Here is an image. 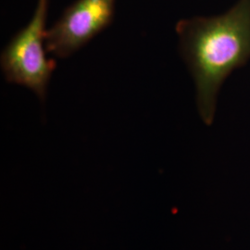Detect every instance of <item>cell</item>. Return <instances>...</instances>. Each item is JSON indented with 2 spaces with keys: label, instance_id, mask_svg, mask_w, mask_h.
I'll use <instances>...</instances> for the list:
<instances>
[{
  "label": "cell",
  "instance_id": "obj_1",
  "mask_svg": "<svg viewBox=\"0 0 250 250\" xmlns=\"http://www.w3.org/2000/svg\"><path fill=\"white\" fill-rule=\"evenodd\" d=\"M175 31L195 83L198 115L211 125L224 82L250 61V0H237L219 15L183 19Z\"/></svg>",
  "mask_w": 250,
  "mask_h": 250
},
{
  "label": "cell",
  "instance_id": "obj_2",
  "mask_svg": "<svg viewBox=\"0 0 250 250\" xmlns=\"http://www.w3.org/2000/svg\"><path fill=\"white\" fill-rule=\"evenodd\" d=\"M49 0H37L35 12L25 27L2 50L0 66L5 79L24 86L44 101L56 62L46 57L45 22Z\"/></svg>",
  "mask_w": 250,
  "mask_h": 250
},
{
  "label": "cell",
  "instance_id": "obj_3",
  "mask_svg": "<svg viewBox=\"0 0 250 250\" xmlns=\"http://www.w3.org/2000/svg\"><path fill=\"white\" fill-rule=\"evenodd\" d=\"M116 0H76L46 30V51L65 59L104 31L112 22Z\"/></svg>",
  "mask_w": 250,
  "mask_h": 250
}]
</instances>
